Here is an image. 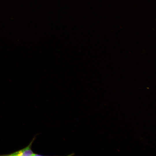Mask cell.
Wrapping results in <instances>:
<instances>
[{
  "instance_id": "cell-1",
  "label": "cell",
  "mask_w": 156,
  "mask_h": 156,
  "mask_svg": "<svg viewBox=\"0 0 156 156\" xmlns=\"http://www.w3.org/2000/svg\"><path fill=\"white\" fill-rule=\"evenodd\" d=\"M36 138V136H35L29 144L25 148L13 153L9 154L4 155L35 156L36 153H34L33 152L31 149V147Z\"/></svg>"
}]
</instances>
